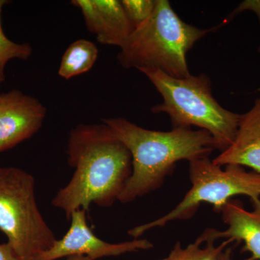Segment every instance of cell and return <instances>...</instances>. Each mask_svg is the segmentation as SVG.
Segmentation results:
<instances>
[{
    "label": "cell",
    "mask_w": 260,
    "mask_h": 260,
    "mask_svg": "<svg viewBox=\"0 0 260 260\" xmlns=\"http://www.w3.org/2000/svg\"><path fill=\"white\" fill-rule=\"evenodd\" d=\"M72 179L53 198L52 205L67 218L90 205L110 207L119 200L132 174V156L125 145L105 124H80L68 142Z\"/></svg>",
    "instance_id": "cell-1"
},
{
    "label": "cell",
    "mask_w": 260,
    "mask_h": 260,
    "mask_svg": "<svg viewBox=\"0 0 260 260\" xmlns=\"http://www.w3.org/2000/svg\"><path fill=\"white\" fill-rule=\"evenodd\" d=\"M102 121L131 154V176L118 200L124 204L160 188L177 162L208 157L219 150L215 140L203 129L155 131L140 127L124 118Z\"/></svg>",
    "instance_id": "cell-2"
},
{
    "label": "cell",
    "mask_w": 260,
    "mask_h": 260,
    "mask_svg": "<svg viewBox=\"0 0 260 260\" xmlns=\"http://www.w3.org/2000/svg\"><path fill=\"white\" fill-rule=\"evenodd\" d=\"M153 83L164 102L151 109L170 118L173 128L197 126L208 132L226 150L237 136L241 114L224 109L212 94L211 82L205 74L175 78L153 68L139 70Z\"/></svg>",
    "instance_id": "cell-3"
},
{
    "label": "cell",
    "mask_w": 260,
    "mask_h": 260,
    "mask_svg": "<svg viewBox=\"0 0 260 260\" xmlns=\"http://www.w3.org/2000/svg\"><path fill=\"white\" fill-rule=\"evenodd\" d=\"M208 32L183 21L167 0H157L151 16L121 48L118 61L126 69L153 68L173 78H187L186 54Z\"/></svg>",
    "instance_id": "cell-4"
},
{
    "label": "cell",
    "mask_w": 260,
    "mask_h": 260,
    "mask_svg": "<svg viewBox=\"0 0 260 260\" xmlns=\"http://www.w3.org/2000/svg\"><path fill=\"white\" fill-rule=\"evenodd\" d=\"M35 184L23 169L0 167V231L20 260H36L56 241L38 207Z\"/></svg>",
    "instance_id": "cell-5"
},
{
    "label": "cell",
    "mask_w": 260,
    "mask_h": 260,
    "mask_svg": "<svg viewBox=\"0 0 260 260\" xmlns=\"http://www.w3.org/2000/svg\"><path fill=\"white\" fill-rule=\"evenodd\" d=\"M191 186L182 200L167 215L150 223L130 229L129 236L138 239L154 228L165 226L172 221L191 218L202 203H210L220 213L224 205L238 195L250 200L260 198V174L246 172L242 167L228 165L225 169L214 164L208 157L189 162Z\"/></svg>",
    "instance_id": "cell-6"
},
{
    "label": "cell",
    "mask_w": 260,
    "mask_h": 260,
    "mask_svg": "<svg viewBox=\"0 0 260 260\" xmlns=\"http://www.w3.org/2000/svg\"><path fill=\"white\" fill-rule=\"evenodd\" d=\"M86 210L78 209L70 215L71 224L62 239L56 240L50 249L36 260H56L70 256L84 255L95 260L105 256L148 250L153 247L148 239L111 244L98 238L87 223Z\"/></svg>",
    "instance_id": "cell-7"
},
{
    "label": "cell",
    "mask_w": 260,
    "mask_h": 260,
    "mask_svg": "<svg viewBox=\"0 0 260 260\" xmlns=\"http://www.w3.org/2000/svg\"><path fill=\"white\" fill-rule=\"evenodd\" d=\"M47 108L18 90L0 94V153L28 139L42 127Z\"/></svg>",
    "instance_id": "cell-8"
},
{
    "label": "cell",
    "mask_w": 260,
    "mask_h": 260,
    "mask_svg": "<svg viewBox=\"0 0 260 260\" xmlns=\"http://www.w3.org/2000/svg\"><path fill=\"white\" fill-rule=\"evenodd\" d=\"M88 30L104 45L124 47L135 28L118 0H74Z\"/></svg>",
    "instance_id": "cell-9"
},
{
    "label": "cell",
    "mask_w": 260,
    "mask_h": 260,
    "mask_svg": "<svg viewBox=\"0 0 260 260\" xmlns=\"http://www.w3.org/2000/svg\"><path fill=\"white\" fill-rule=\"evenodd\" d=\"M251 211L246 210L239 202L231 200L220 210L226 230L220 232L208 229L199 239L204 244L208 239H227L232 242L244 243L243 251L250 253L246 260H260V198L251 200Z\"/></svg>",
    "instance_id": "cell-10"
},
{
    "label": "cell",
    "mask_w": 260,
    "mask_h": 260,
    "mask_svg": "<svg viewBox=\"0 0 260 260\" xmlns=\"http://www.w3.org/2000/svg\"><path fill=\"white\" fill-rule=\"evenodd\" d=\"M212 161L220 167L251 168L260 174V96L250 110L241 114L237 136L232 144Z\"/></svg>",
    "instance_id": "cell-11"
},
{
    "label": "cell",
    "mask_w": 260,
    "mask_h": 260,
    "mask_svg": "<svg viewBox=\"0 0 260 260\" xmlns=\"http://www.w3.org/2000/svg\"><path fill=\"white\" fill-rule=\"evenodd\" d=\"M99 55L94 43L79 39L72 43L64 51L58 74L65 80L87 73L93 68Z\"/></svg>",
    "instance_id": "cell-12"
},
{
    "label": "cell",
    "mask_w": 260,
    "mask_h": 260,
    "mask_svg": "<svg viewBox=\"0 0 260 260\" xmlns=\"http://www.w3.org/2000/svg\"><path fill=\"white\" fill-rule=\"evenodd\" d=\"M215 241L208 239L203 244L199 238L192 244L183 248L180 242H177L167 257L158 260H218L224 249L229 246L232 241L227 239L218 246L215 245Z\"/></svg>",
    "instance_id": "cell-13"
},
{
    "label": "cell",
    "mask_w": 260,
    "mask_h": 260,
    "mask_svg": "<svg viewBox=\"0 0 260 260\" xmlns=\"http://www.w3.org/2000/svg\"><path fill=\"white\" fill-rule=\"evenodd\" d=\"M9 1L0 0V80H5V68L8 61L13 59L27 60L32 54V47L28 43L18 44L10 40L5 35L2 26L1 14L5 5Z\"/></svg>",
    "instance_id": "cell-14"
},
{
    "label": "cell",
    "mask_w": 260,
    "mask_h": 260,
    "mask_svg": "<svg viewBox=\"0 0 260 260\" xmlns=\"http://www.w3.org/2000/svg\"><path fill=\"white\" fill-rule=\"evenodd\" d=\"M121 3L135 30L153 14L157 0H122Z\"/></svg>",
    "instance_id": "cell-15"
},
{
    "label": "cell",
    "mask_w": 260,
    "mask_h": 260,
    "mask_svg": "<svg viewBox=\"0 0 260 260\" xmlns=\"http://www.w3.org/2000/svg\"><path fill=\"white\" fill-rule=\"evenodd\" d=\"M246 10H250V11L254 12L256 16H257L260 24V1H250V0H248V1L243 2L230 15V18H234L235 15L242 13L243 11H246Z\"/></svg>",
    "instance_id": "cell-16"
},
{
    "label": "cell",
    "mask_w": 260,
    "mask_h": 260,
    "mask_svg": "<svg viewBox=\"0 0 260 260\" xmlns=\"http://www.w3.org/2000/svg\"><path fill=\"white\" fill-rule=\"evenodd\" d=\"M0 260H20L9 243L0 244Z\"/></svg>",
    "instance_id": "cell-17"
},
{
    "label": "cell",
    "mask_w": 260,
    "mask_h": 260,
    "mask_svg": "<svg viewBox=\"0 0 260 260\" xmlns=\"http://www.w3.org/2000/svg\"><path fill=\"white\" fill-rule=\"evenodd\" d=\"M218 260H234L233 259L232 248L227 246L220 255Z\"/></svg>",
    "instance_id": "cell-18"
},
{
    "label": "cell",
    "mask_w": 260,
    "mask_h": 260,
    "mask_svg": "<svg viewBox=\"0 0 260 260\" xmlns=\"http://www.w3.org/2000/svg\"><path fill=\"white\" fill-rule=\"evenodd\" d=\"M65 260H93L89 256L84 255H74L68 256Z\"/></svg>",
    "instance_id": "cell-19"
},
{
    "label": "cell",
    "mask_w": 260,
    "mask_h": 260,
    "mask_svg": "<svg viewBox=\"0 0 260 260\" xmlns=\"http://www.w3.org/2000/svg\"><path fill=\"white\" fill-rule=\"evenodd\" d=\"M258 52L260 53V45L259 48H258Z\"/></svg>",
    "instance_id": "cell-20"
},
{
    "label": "cell",
    "mask_w": 260,
    "mask_h": 260,
    "mask_svg": "<svg viewBox=\"0 0 260 260\" xmlns=\"http://www.w3.org/2000/svg\"><path fill=\"white\" fill-rule=\"evenodd\" d=\"M2 83H3V82H2L1 80H0V85H1Z\"/></svg>",
    "instance_id": "cell-21"
}]
</instances>
